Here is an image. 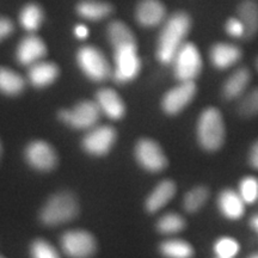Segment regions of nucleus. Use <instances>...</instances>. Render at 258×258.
Wrapping results in <instances>:
<instances>
[{
	"instance_id": "9d476101",
	"label": "nucleus",
	"mask_w": 258,
	"mask_h": 258,
	"mask_svg": "<svg viewBox=\"0 0 258 258\" xmlns=\"http://www.w3.org/2000/svg\"><path fill=\"white\" fill-rule=\"evenodd\" d=\"M135 157L141 166L151 172H159L167 165L165 153L160 145L151 139H141L135 147Z\"/></svg>"
},
{
	"instance_id": "4c0bfd02",
	"label": "nucleus",
	"mask_w": 258,
	"mask_h": 258,
	"mask_svg": "<svg viewBox=\"0 0 258 258\" xmlns=\"http://www.w3.org/2000/svg\"><path fill=\"white\" fill-rule=\"evenodd\" d=\"M249 258H258V253H254V254H252V256L249 257Z\"/></svg>"
},
{
	"instance_id": "f3484780",
	"label": "nucleus",
	"mask_w": 258,
	"mask_h": 258,
	"mask_svg": "<svg viewBox=\"0 0 258 258\" xmlns=\"http://www.w3.org/2000/svg\"><path fill=\"white\" fill-rule=\"evenodd\" d=\"M218 207L221 214L230 220H238L245 213V202L239 192L232 189H226L218 198Z\"/></svg>"
},
{
	"instance_id": "a211bd4d",
	"label": "nucleus",
	"mask_w": 258,
	"mask_h": 258,
	"mask_svg": "<svg viewBox=\"0 0 258 258\" xmlns=\"http://www.w3.org/2000/svg\"><path fill=\"white\" fill-rule=\"evenodd\" d=\"M28 77L35 88H46L55 82L59 77V69L53 62L38 61V62L31 64Z\"/></svg>"
},
{
	"instance_id": "f8f14e48",
	"label": "nucleus",
	"mask_w": 258,
	"mask_h": 258,
	"mask_svg": "<svg viewBox=\"0 0 258 258\" xmlns=\"http://www.w3.org/2000/svg\"><path fill=\"white\" fill-rule=\"evenodd\" d=\"M27 161L34 169L50 171L56 166L57 157L54 148L44 141H32L25 150Z\"/></svg>"
},
{
	"instance_id": "4be33fe9",
	"label": "nucleus",
	"mask_w": 258,
	"mask_h": 258,
	"mask_svg": "<svg viewBox=\"0 0 258 258\" xmlns=\"http://www.w3.org/2000/svg\"><path fill=\"white\" fill-rule=\"evenodd\" d=\"M108 38L114 49L127 46H137L134 34L123 22L114 21L108 27Z\"/></svg>"
},
{
	"instance_id": "b1692460",
	"label": "nucleus",
	"mask_w": 258,
	"mask_h": 258,
	"mask_svg": "<svg viewBox=\"0 0 258 258\" xmlns=\"http://www.w3.org/2000/svg\"><path fill=\"white\" fill-rule=\"evenodd\" d=\"M25 88L24 79L18 73L6 67H0V92L9 96H17Z\"/></svg>"
},
{
	"instance_id": "9b49d317",
	"label": "nucleus",
	"mask_w": 258,
	"mask_h": 258,
	"mask_svg": "<svg viewBox=\"0 0 258 258\" xmlns=\"http://www.w3.org/2000/svg\"><path fill=\"white\" fill-rule=\"evenodd\" d=\"M196 95V84L194 82H180L179 85L171 89L161 101L163 110L169 115L178 114L192 101Z\"/></svg>"
},
{
	"instance_id": "4468645a",
	"label": "nucleus",
	"mask_w": 258,
	"mask_h": 258,
	"mask_svg": "<svg viewBox=\"0 0 258 258\" xmlns=\"http://www.w3.org/2000/svg\"><path fill=\"white\" fill-rule=\"evenodd\" d=\"M135 16L139 24L146 28H153L165 21L166 9L160 0H141Z\"/></svg>"
},
{
	"instance_id": "0eeeda50",
	"label": "nucleus",
	"mask_w": 258,
	"mask_h": 258,
	"mask_svg": "<svg viewBox=\"0 0 258 258\" xmlns=\"http://www.w3.org/2000/svg\"><path fill=\"white\" fill-rule=\"evenodd\" d=\"M61 247L71 258H90L96 252V240L91 233L83 230L66 232L61 237Z\"/></svg>"
},
{
	"instance_id": "c756f323",
	"label": "nucleus",
	"mask_w": 258,
	"mask_h": 258,
	"mask_svg": "<svg viewBox=\"0 0 258 258\" xmlns=\"http://www.w3.org/2000/svg\"><path fill=\"white\" fill-rule=\"evenodd\" d=\"M31 258H60L55 247L44 239H36L32 241L30 246Z\"/></svg>"
},
{
	"instance_id": "7ed1b4c3",
	"label": "nucleus",
	"mask_w": 258,
	"mask_h": 258,
	"mask_svg": "<svg viewBox=\"0 0 258 258\" xmlns=\"http://www.w3.org/2000/svg\"><path fill=\"white\" fill-rule=\"evenodd\" d=\"M198 139L207 151H218L224 145L225 123L218 109L211 106L202 111L198 122Z\"/></svg>"
},
{
	"instance_id": "c9c22d12",
	"label": "nucleus",
	"mask_w": 258,
	"mask_h": 258,
	"mask_svg": "<svg viewBox=\"0 0 258 258\" xmlns=\"http://www.w3.org/2000/svg\"><path fill=\"white\" fill-rule=\"evenodd\" d=\"M74 34H76V36L78 37L79 40H85V38L89 36V29L86 25L78 24L74 28Z\"/></svg>"
},
{
	"instance_id": "6e6552de",
	"label": "nucleus",
	"mask_w": 258,
	"mask_h": 258,
	"mask_svg": "<svg viewBox=\"0 0 258 258\" xmlns=\"http://www.w3.org/2000/svg\"><path fill=\"white\" fill-rule=\"evenodd\" d=\"M141 61L138 55V46H127L115 49L114 78L117 83H129L138 77Z\"/></svg>"
},
{
	"instance_id": "f704fd0d",
	"label": "nucleus",
	"mask_w": 258,
	"mask_h": 258,
	"mask_svg": "<svg viewBox=\"0 0 258 258\" xmlns=\"http://www.w3.org/2000/svg\"><path fill=\"white\" fill-rule=\"evenodd\" d=\"M249 161L250 165L252 166L253 169L258 170V141H256V143L253 144V146L251 147Z\"/></svg>"
},
{
	"instance_id": "393cba45",
	"label": "nucleus",
	"mask_w": 258,
	"mask_h": 258,
	"mask_svg": "<svg viewBox=\"0 0 258 258\" xmlns=\"http://www.w3.org/2000/svg\"><path fill=\"white\" fill-rule=\"evenodd\" d=\"M21 25L28 31H36L43 22V11L37 4H28L19 15Z\"/></svg>"
},
{
	"instance_id": "2f4dec72",
	"label": "nucleus",
	"mask_w": 258,
	"mask_h": 258,
	"mask_svg": "<svg viewBox=\"0 0 258 258\" xmlns=\"http://www.w3.org/2000/svg\"><path fill=\"white\" fill-rule=\"evenodd\" d=\"M239 114L244 117L258 114V88L251 90L243 97L239 104Z\"/></svg>"
},
{
	"instance_id": "f257e3e1",
	"label": "nucleus",
	"mask_w": 258,
	"mask_h": 258,
	"mask_svg": "<svg viewBox=\"0 0 258 258\" xmlns=\"http://www.w3.org/2000/svg\"><path fill=\"white\" fill-rule=\"evenodd\" d=\"M191 28V19L185 12H176L165 21L161 29L157 47V57L161 63L173 62L177 51L185 43Z\"/></svg>"
},
{
	"instance_id": "ddd939ff",
	"label": "nucleus",
	"mask_w": 258,
	"mask_h": 258,
	"mask_svg": "<svg viewBox=\"0 0 258 258\" xmlns=\"http://www.w3.org/2000/svg\"><path fill=\"white\" fill-rule=\"evenodd\" d=\"M47 54V48L44 42L40 37L30 35L24 37L18 44L16 57L18 62L23 66H31V64L41 61L42 57Z\"/></svg>"
},
{
	"instance_id": "473e14b6",
	"label": "nucleus",
	"mask_w": 258,
	"mask_h": 258,
	"mask_svg": "<svg viewBox=\"0 0 258 258\" xmlns=\"http://www.w3.org/2000/svg\"><path fill=\"white\" fill-rule=\"evenodd\" d=\"M226 32L232 37L244 38L245 37V28L239 18H230L226 22L225 25Z\"/></svg>"
},
{
	"instance_id": "aec40b11",
	"label": "nucleus",
	"mask_w": 258,
	"mask_h": 258,
	"mask_svg": "<svg viewBox=\"0 0 258 258\" xmlns=\"http://www.w3.org/2000/svg\"><path fill=\"white\" fill-rule=\"evenodd\" d=\"M238 18L245 28V37L250 40L258 34V3L257 0H243L237 9Z\"/></svg>"
},
{
	"instance_id": "ea45409f",
	"label": "nucleus",
	"mask_w": 258,
	"mask_h": 258,
	"mask_svg": "<svg viewBox=\"0 0 258 258\" xmlns=\"http://www.w3.org/2000/svg\"><path fill=\"white\" fill-rule=\"evenodd\" d=\"M0 154H2V144H0Z\"/></svg>"
},
{
	"instance_id": "a19ab883",
	"label": "nucleus",
	"mask_w": 258,
	"mask_h": 258,
	"mask_svg": "<svg viewBox=\"0 0 258 258\" xmlns=\"http://www.w3.org/2000/svg\"><path fill=\"white\" fill-rule=\"evenodd\" d=\"M0 258H4V257H2V256H0Z\"/></svg>"
},
{
	"instance_id": "6ab92c4d",
	"label": "nucleus",
	"mask_w": 258,
	"mask_h": 258,
	"mask_svg": "<svg viewBox=\"0 0 258 258\" xmlns=\"http://www.w3.org/2000/svg\"><path fill=\"white\" fill-rule=\"evenodd\" d=\"M251 80V72L246 67H239L228 77L222 88L226 99H235L245 92Z\"/></svg>"
},
{
	"instance_id": "5701e85b",
	"label": "nucleus",
	"mask_w": 258,
	"mask_h": 258,
	"mask_svg": "<svg viewBox=\"0 0 258 258\" xmlns=\"http://www.w3.org/2000/svg\"><path fill=\"white\" fill-rule=\"evenodd\" d=\"M77 12L80 17L89 21H101L108 17L112 12V6L108 3L97 2V0H83L77 6Z\"/></svg>"
},
{
	"instance_id": "a878e982",
	"label": "nucleus",
	"mask_w": 258,
	"mask_h": 258,
	"mask_svg": "<svg viewBox=\"0 0 258 258\" xmlns=\"http://www.w3.org/2000/svg\"><path fill=\"white\" fill-rule=\"evenodd\" d=\"M160 252L166 258H191L194 249L185 240L171 239L160 245Z\"/></svg>"
},
{
	"instance_id": "412c9836",
	"label": "nucleus",
	"mask_w": 258,
	"mask_h": 258,
	"mask_svg": "<svg viewBox=\"0 0 258 258\" xmlns=\"http://www.w3.org/2000/svg\"><path fill=\"white\" fill-rule=\"evenodd\" d=\"M176 194V184L172 180H163L158 184L146 200V209L150 213H156L169 203Z\"/></svg>"
},
{
	"instance_id": "20e7f679",
	"label": "nucleus",
	"mask_w": 258,
	"mask_h": 258,
	"mask_svg": "<svg viewBox=\"0 0 258 258\" xmlns=\"http://www.w3.org/2000/svg\"><path fill=\"white\" fill-rule=\"evenodd\" d=\"M77 61L84 74L93 82H104L110 77V64L102 51L96 47L80 48L77 53Z\"/></svg>"
},
{
	"instance_id": "bb28decb",
	"label": "nucleus",
	"mask_w": 258,
	"mask_h": 258,
	"mask_svg": "<svg viewBox=\"0 0 258 258\" xmlns=\"http://www.w3.org/2000/svg\"><path fill=\"white\" fill-rule=\"evenodd\" d=\"M209 198V190L206 186H196L186 192L184 198V208L186 212L195 213L203 207Z\"/></svg>"
},
{
	"instance_id": "2eb2a0df",
	"label": "nucleus",
	"mask_w": 258,
	"mask_h": 258,
	"mask_svg": "<svg viewBox=\"0 0 258 258\" xmlns=\"http://www.w3.org/2000/svg\"><path fill=\"white\" fill-rule=\"evenodd\" d=\"M96 102L103 114L111 120H120L123 117L125 106L118 93L112 89H102L97 92Z\"/></svg>"
},
{
	"instance_id": "dca6fc26",
	"label": "nucleus",
	"mask_w": 258,
	"mask_h": 258,
	"mask_svg": "<svg viewBox=\"0 0 258 258\" xmlns=\"http://www.w3.org/2000/svg\"><path fill=\"white\" fill-rule=\"evenodd\" d=\"M212 63L219 70L230 69L240 60L241 50L239 47L231 43H217L209 51Z\"/></svg>"
},
{
	"instance_id": "e433bc0d",
	"label": "nucleus",
	"mask_w": 258,
	"mask_h": 258,
	"mask_svg": "<svg viewBox=\"0 0 258 258\" xmlns=\"http://www.w3.org/2000/svg\"><path fill=\"white\" fill-rule=\"evenodd\" d=\"M250 224H251V226H252V227H253V230L256 231L257 233H258V213H257V214H254L252 218H251Z\"/></svg>"
},
{
	"instance_id": "1a4fd4ad",
	"label": "nucleus",
	"mask_w": 258,
	"mask_h": 258,
	"mask_svg": "<svg viewBox=\"0 0 258 258\" xmlns=\"http://www.w3.org/2000/svg\"><path fill=\"white\" fill-rule=\"evenodd\" d=\"M116 141V131L110 125H96L83 139V147L92 156H105Z\"/></svg>"
},
{
	"instance_id": "39448f33",
	"label": "nucleus",
	"mask_w": 258,
	"mask_h": 258,
	"mask_svg": "<svg viewBox=\"0 0 258 258\" xmlns=\"http://www.w3.org/2000/svg\"><path fill=\"white\" fill-rule=\"evenodd\" d=\"M202 70L201 54L198 47L190 42H185L177 51L173 59V71L179 82H194Z\"/></svg>"
},
{
	"instance_id": "c85d7f7f",
	"label": "nucleus",
	"mask_w": 258,
	"mask_h": 258,
	"mask_svg": "<svg viewBox=\"0 0 258 258\" xmlns=\"http://www.w3.org/2000/svg\"><path fill=\"white\" fill-rule=\"evenodd\" d=\"M239 195L247 205H252L258 200V179L256 177H245L239 183Z\"/></svg>"
},
{
	"instance_id": "72a5a7b5",
	"label": "nucleus",
	"mask_w": 258,
	"mask_h": 258,
	"mask_svg": "<svg viewBox=\"0 0 258 258\" xmlns=\"http://www.w3.org/2000/svg\"><path fill=\"white\" fill-rule=\"evenodd\" d=\"M14 31V24L9 18L0 17V41L4 40Z\"/></svg>"
},
{
	"instance_id": "f03ea898",
	"label": "nucleus",
	"mask_w": 258,
	"mask_h": 258,
	"mask_svg": "<svg viewBox=\"0 0 258 258\" xmlns=\"http://www.w3.org/2000/svg\"><path fill=\"white\" fill-rule=\"evenodd\" d=\"M78 213L79 205L74 195L70 192H59L44 203L40 217L44 225L59 226L73 220Z\"/></svg>"
},
{
	"instance_id": "cd10ccee",
	"label": "nucleus",
	"mask_w": 258,
	"mask_h": 258,
	"mask_svg": "<svg viewBox=\"0 0 258 258\" xmlns=\"http://www.w3.org/2000/svg\"><path fill=\"white\" fill-rule=\"evenodd\" d=\"M185 227V220L176 213H167L158 220L157 228L161 233L172 234L180 232Z\"/></svg>"
},
{
	"instance_id": "58836bf2",
	"label": "nucleus",
	"mask_w": 258,
	"mask_h": 258,
	"mask_svg": "<svg viewBox=\"0 0 258 258\" xmlns=\"http://www.w3.org/2000/svg\"><path fill=\"white\" fill-rule=\"evenodd\" d=\"M256 66H257V70H258V59L256 60Z\"/></svg>"
},
{
	"instance_id": "423d86ee",
	"label": "nucleus",
	"mask_w": 258,
	"mask_h": 258,
	"mask_svg": "<svg viewBox=\"0 0 258 258\" xmlns=\"http://www.w3.org/2000/svg\"><path fill=\"white\" fill-rule=\"evenodd\" d=\"M101 114L102 110L97 102L84 101L70 110H61L59 117L64 123L76 129H91L98 123Z\"/></svg>"
},
{
	"instance_id": "7c9ffc66",
	"label": "nucleus",
	"mask_w": 258,
	"mask_h": 258,
	"mask_svg": "<svg viewBox=\"0 0 258 258\" xmlns=\"http://www.w3.org/2000/svg\"><path fill=\"white\" fill-rule=\"evenodd\" d=\"M214 250L219 258H233L239 252V244L233 238L224 237L215 243Z\"/></svg>"
}]
</instances>
